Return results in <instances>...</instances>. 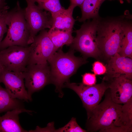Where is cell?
Segmentation results:
<instances>
[{
	"label": "cell",
	"mask_w": 132,
	"mask_h": 132,
	"mask_svg": "<svg viewBox=\"0 0 132 132\" xmlns=\"http://www.w3.org/2000/svg\"><path fill=\"white\" fill-rule=\"evenodd\" d=\"M87 131L130 132L123 117L122 105L114 102L110 93L88 117Z\"/></svg>",
	"instance_id": "obj_1"
},
{
	"label": "cell",
	"mask_w": 132,
	"mask_h": 132,
	"mask_svg": "<svg viewBox=\"0 0 132 132\" xmlns=\"http://www.w3.org/2000/svg\"><path fill=\"white\" fill-rule=\"evenodd\" d=\"M126 16L100 18L96 34V41L100 53L99 59L107 62L119 52L122 37L123 24Z\"/></svg>",
	"instance_id": "obj_2"
},
{
	"label": "cell",
	"mask_w": 132,
	"mask_h": 132,
	"mask_svg": "<svg viewBox=\"0 0 132 132\" xmlns=\"http://www.w3.org/2000/svg\"><path fill=\"white\" fill-rule=\"evenodd\" d=\"M74 52L70 48L68 52L64 53L60 48L48 61L50 69V83L55 85V91L59 93L60 97L63 95L62 89L65 83L69 81L70 77L87 62L84 57L75 56Z\"/></svg>",
	"instance_id": "obj_3"
},
{
	"label": "cell",
	"mask_w": 132,
	"mask_h": 132,
	"mask_svg": "<svg viewBox=\"0 0 132 132\" xmlns=\"http://www.w3.org/2000/svg\"><path fill=\"white\" fill-rule=\"evenodd\" d=\"M7 34L0 45V51L11 46L28 47L30 34L25 17V9L17 1L15 6L8 11L6 17Z\"/></svg>",
	"instance_id": "obj_4"
},
{
	"label": "cell",
	"mask_w": 132,
	"mask_h": 132,
	"mask_svg": "<svg viewBox=\"0 0 132 132\" xmlns=\"http://www.w3.org/2000/svg\"><path fill=\"white\" fill-rule=\"evenodd\" d=\"M100 17L93 18L91 21L84 22L80 28L76 30L70 48L80 52L84 57L100 58V53L96 41L97 25Z\"/></svg>",
	"instance_id": "obj_5"
},
{
	"label": "cell",
	"mask_w": 132,
	"mask_h": 132,
	"mask_svg": "<svg viewBox=\"0 0 132 132\" xmlns=\"http://www.w3.org/2000/svg\"><path fill=\"white\" fill-rule=\"evenodd\" d=\"M64 87L71 89L77 94L87 111L88 117L99 104L106 91L109 88V86L106 82L102 80L100 83L92 86L86 85L82 83H77L69 81L65 83Z\"/></svg>",
	"instance_id": "obj_6"
},
{
	"label": "cell",
	"mask_w": 132,
	"mask_h": 132,
	"mask_svg": "<svg viewBox=\"0 0 132 132\" xmlns=\"http://www.w3.org/2000/svg\"><path fill=\"white\" fill-rule=\"evenodd\" d=\"M25 0L27 6L25 9V17L30 34L29 45L33 42L38 32L52 27L53 18L50 12L41 8L33 0Z\"/></svg>",
	"instance_id": "obj_7"
},
{
	"label": "cell",
	"mask_w": 132,
	"mask_h": 132,
	"mask_svg": "<svg viewBox=\"0 0 132 132\" xmlns=\"http://www.w3.org/2000/svg\"><path fill=\"white\" fill-rule=\"evenodd\" d=\"M22 74L27 89L29 101L32 96L50 83V67L48 62L42 64H28Z\"/></svg>",
	"instance_id": "obj_8"
},
{
	"label": "cell",
	"mask_w": 132,
	"mask_h": 132,
	"mask_svg": "<svg viewBox=\"0 0 132 132\" xmlns=\"http://www.w3.org/2000/svg\"><path fill=\"white\" fill-rule=\"evenodd\" d=\"M30 48L13 45L0 51V62L4 69L22 73L28 64Z\"/></svg>",
	"instance_id": "obj_9"
},
{
	"label": "cell",
	"mask_w": 132,
	"mask_h": 132,
	"mask_svg": "<svg viewBox=\"0 0 132 132\" xmlns=\"http://www.w3.org/2000/svg\"><path fill=\"white\" fill-rule=\"evenodd\" d=\"M29 46L28 64L46 63L58 50L50 39L48 32L45 29L40 31L39 34L34 37L33 42Z\"/></svg>",
	"instance_id": "obj_10"
},
{
	"label": "cell",
	"mask_w": 132,
	"mask_h": 132,
	"mask_svg": "<svg viewBox=\"0 0 132 132\" xmlns=\"http://www.w3.org/2000/svg\"><path fill=\"white\" fill-rule=\"evenodd\" d=\"M22 73H18L4 69L0 71V83L13 98L28 101V96L25 88Z\"/></svg>",
	"instance_id": "obj_11"
},
{
	"label": "cell",
	"mask_w": 132,
	"mask_h": 132,
	"mask_svg": "<svg viewBox=\"0 0 132 132\" xmlns=\"http://www.w3.org/2000/svg\"><path fill=\"white\" fill-rule=\"evenodd\" d=\"M106 63L107 71L102 80L107 81L121 76L132 80V58L121 56L117 53Z\"/></svg>",
	"instance_id": "obj_12"
},
{
	"label": "cell",
	"mask_w": 132,
	"mask_h": 132,
	"mask_svg": "<svg viewBox=\"0 0 132 132\" xmlns=\"http://www.w3.org/2000/svg\"><path fill=\"white\" fill-rule=\"evenodd\" d=\"M112 100L117 104L126 103L132 99V80L121 76L107 81Z\"/></svg>",
	"instance_id": "obj_13"
},
{
	"label": "cell",
	"mask_w": 132,
	"mask_h": 132,
	"mask_svg": "<svg viewBox=\"0 0 132 132\" xmlns=\"http://www.w3.org/2000/svg\"><path fill=\"white\" fill-rule=\"evenodd\" d=\"M33 111L24 107L18 108L7 111L0 116V132H28L21 126L19 121V114L23 112L31 114Z\"/></svg>",
	"instance_id": "obj_14"
},
{
	"label": "cell",
	"mask_w": 132,
	"mask_h": 132,
	"mask_svg": "<svg viewBox=\"0 0 132 132\" xmlns=\"http://www.w3.org/2000/svg\"><path fill=\"white\" fill-rule=\"evenodd\" d=\"M74 7L69 6L68 8H64L59 11L51 14L53 24L51 28L72 31L76 20L72 14Z\"/></svg>",
	"instance_id": "obj_15"
},
{
	"label": "cell",
	"mask_w": 132,
	"mask_h": 132,
	"mask_svg": "<svg viewBox=\"0 0 132 132\" xmlns=\"http://www.w3.org/2000/svg\"><path fill=\"white\" fill-rule=\"evenodd\" d=\"M48 33L50 39L57 50L64 45L70 46L73 42L72 31L51 28Z\"/></svg>",
	"instance_id": "obj_16"
},
{
	"label": "cell",
	"mask_w": 132,
	"mask_h": 132,
	"mask_svg": "<svg viewBox=\"0 0 132 132\" xmlns=\"http://www.w3.org/2000/svg\"><path fill=\"white\" fill-rule=\"evenodd\" d=\"M127 17L123 24V34L121 45L118 53L120 55L132 58V26Z\"/></svg>",
	"instance_id": "obj_17"
},
{
	"label": "cell",
	"mask_w": 132,
	"mask_h": 132,
	"mask_svg": "<svg viewBox=\"0 0 132 132\" xmlns=\"http://www.w3.org/2000/svg\"><path fill=\"white\" fill-rule=\"evenodd\" d=\"M106 0H84L80 7L82 16L80 22L99 17V11L102 3Z\"/></svg>",
	"instance_id": "obj_18"
},
{
	"label": "cell",
	"mask_w": 132,
	"mask_h": 132,
	"mask_svg": "<svg viewBox=\"0 0 132 132\" xmlns=\"http://www.w3.org/2000/svg\"><path fill=\"white\" fill-rule=\"evenodd\" d=\"M24 107L20 100L12 98L6 88H2L0 84V113Z\"/></svg>",
	"instance_id": "obj_19"
},
{
	"label": "cell",
	"mask_w": 132,
	"mask_h": 132,
	"mask_svg": "<svg viewBox=\"0 0 132 132\" xmlns=\"http://www.w3.org/2000/svg\"><path fill=\"white\" fill-rule=\"evenodd\" d=\"M37 2L41 9L48 11L51 14L56 13L64 8L60 3L59 0H33Z\"/></svg>",
	"instance_id": "obj_20"
},
{
	"label": "cell",
	"mask_w": 132,
	"mask_h": 132,
	"mask_svg": "<svg viewBox=\"0 0 132 132\" xmlns=\"http://www.w3.org/2000/svg\"><path fill=\"white\" fill-rule=\"evenodd\" d=\"M56 132H85L87 131L81 128L77 123L76 119L72 117L67 124L64 127L55 130Z\"/></svg>",
	"instance_id": "obj_21"
},
{
	"label": "cell",
	"mask_w": 132,
	"mask_h": 132,
	"mask_svg": "<svg viewBox=\"0 0 132 132\" xmlns=\"http://www.w3.org/2000/svg\"><path fill=\"white\" fill-rule=\"evenodd\" d=\"M8 10H4L0 13V45L4 34L8 30L6 18Z\"/></svg>",
	"instance_id": "obj_22"
},
{
	"label": "cell",
	"mask_w": 132,
	"mask_h": 132,
	"mask_svg": "<svg viewBox=\"0 0 132 132\" xmlns=\"http://www.w3.org/2000/svg\"><path fill=\"white\" fill-rule=\"evenodd\" d=\"M106 71V66L100 61H96L92 64V71L95 75H101L105 74Z\"/></svg>",
	"instance_id": "obj_23"
},
{
	"label": "cell",
	"mask_w": 132,
	"mask_h": 132,
	"mask_svg": "<svg viewBox=\"0 0 132 132\" xmlns=\"http://www.w3.org/2000/svg\"><path fill=\"white\" fill-rule=\"evenodd\" d=\"M82 83L88 86H92L96 84V78L94 74L86 73L82 76Z\"/></svg>",
	"instance_id": "obj_24"
},
{
	"label": "cell",
	"mask_w": 132,
	"mask_h": 132,
	"mask_svg": "<svg viewBox=\"0 0 132 132\" xmlns=\"http://www.w3.org/2000/svg\"><path fill=\"white\" fill-rule=\"evenodd\" d=\"M70 6L75 8L76 6L80 7L84 0H69Z\"/></svg>",
	"instance_id": "obj_25"
},
{
	"label": "cell",
	"mask_w": 132,
	"mask_h": 132,
	"mask_svg": "<svg viewBox=\"0 0 132 132\" xmlns=\"http://www.w3.org/2000/svg\"><path fill=\"white\" fill-rule=\"evenodd\" d=\"M5 0H0V9L5 8L8 6Z\"/></svg>",
	"instance_id": "obj_26"
},
{
	"label": "cell",
	"mask_w": 132,
	"mask_h": 132,
	"mask_svg": "<svg viewBox=\"0 0 132 132\" xmlns=\"http://www.w3.org/2000/svg\"><path fill=\"white\" fill-rule=\"evenodd\" d=\"M9 8V6H8L7 7L2 9H0V13L1 12V11H3V10H6V9H8Z\"/></svg>",
	"instance_id": "obj_27"
},
{
	"label": "cell",
	"mask_w": 132,
	"mask_h": 132,
	"mask_svg": "<svg viewBox=\"0 0 132 132\" xmlns=\"http://www.w3.org/2000/svg\"><path fill=\"white\" fill-rule=\"evenodd\" d=\"M4 68L3 66L0 62V71L3 69Z\"/></svg>",
	"instance_id": "obj_28"
},
{
	"label": "cell",
	"mask_w": 132,
	"mask_h": 132,
	"mask_svg": "<svg viewBox=\"0 0 132 132\" xmlns=\"http://www.w3.org/2000/svg\"><path fill=\"white\" fill-rule=\"evenodd\" d=\"M128 2V3H130L131 2L130 0H126Z\"/></svg>",
	"instance_id": "obj_29"
}]
</instances>
